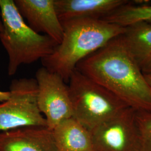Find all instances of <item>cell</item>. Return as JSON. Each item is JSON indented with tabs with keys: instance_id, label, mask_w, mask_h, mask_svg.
<instances>
[{
	"instance_id": "6da1fadb",
	"label": "cell",
	"mask_w": 151,
	"mask_h": 151,
	"mask_svg": "<svg viewBox=\"0 0 151 151\" xmlns=\"http://www.w3.org/2000/svg\"><path fill=\"white\" fill-rule=\"evenodd\" d=\"M76 70L107 88L129 108L151 112V86L120 36L82 60Z\"/></svg>"
},
{
	"instance_id": "7a4b0ae2",
	"label": "cell",
	"mask_w": 151,
	"mask_h": 151,
	"mask_svg": "<svg viewBox=\"0 0 151 151\" xmlns=\"http://www.w3.org/2000/svg\"><path fill=\"white\" fill-rule=\"evenodd\" d=\"M61 23L62 39L42 63L43 67L60 75L67 83L80 62L126 30V27L99 19H80Z\"/></svg>"
},
{
	"instance_id": "3957f363",
	"label": "cell",
	"mask_w": 151,
	"mask_h": 151,
	"mask_svg": "<svg viewBox=\"0 0 151 151\" xmlns=\"http://www.w3.org/2000/svg\"><path fill=\"white\" fill-rule=\"evenodd\" d=\"M0 11L3 24L0 41L9 56V76L14 75L20 65L42 60L52 53L58 44L29 27L14 1L0 0Z\"/></svg>"
},
{
	"instance_id": "277c9868",
	"label": "cell",
	"mask_w": 151,
	"mask_h": 151,
	"mask_svg": "<svg viewBox=\"0 0 151 151\" xmlns=\"http://www.w3.org/2000/svg\"><path fill=\"white\" fill-rule=\"evenodd\" d=\"M68 87L72 118L90 131L129 108L107 88L77 70L70 75Z\"/></svg>"
},
{
	"instance_id": "5b68a950",
	"label": "cell",
	"mask_w": 151,
	"mask_h": 151,
	"mask_svg": "<svg viewBox=\"0 0 151 151\" xmlns=\"http://www.w3.org/2000/svg\"><path fill=\"white\" fill-rule=\"evenodd\" d=\"M9 91V98L0 103V132L27 127H47L38 108L35 78L13 80Z\"/></svg>"
},
{
	"instance_id": "8992f818",
	"label": "cell",
	"mask_w": 151,
	"mask_h": 151,
	"mask_svg": "<svg viewBox=\"0 0 151 151\" xmlns=\"http://www.w3.org/2000/svg\"><path fill=\"white\" fill-rule=\"evenodd\" d=\"M95 151H141L136 111L128 108L90 131Z\"/></svg>"
},
{
	"instance_id": "52a82bcc",
	"label": "cell",
	"mask_w": 151,
	"mask_h": 151,
	"mask_svg": "<svg viewBox=\"0 0 151 151\" xmlns=\"http://www.w3.org/2000/svg\"><path fill=\"white\" fill-rule=\"evenodd\" d=\"M37 104L45 118L47 127L52 130L60 123L73 117L68 85L62 77L45 67L35 74Z\"/></svg>"
},
{
	"instance_id": "ba28073f",
	"label": "cell",
	"mask_w": 151,
	"mask_h": 151,
	"mask_svg": "<svg viewBox=\"0 0 151 151\" xmlns=\"http://www.w3.org/2000/svg\"><path fill=\"white\" fill-rule=\"evenodd\" d=\"M16 7L22 18L34 31L43 33L60 44L63 28L57 15L54 0H15Z\"/></svg>"
},
{
	"instance_id": "9c48e42d",
	"label": "cell",
	"mask_w": 151,
	"mask_h": 151,
	"mask_svg": "<svg viewBox=\"0 0 151 151\" xmlns=\"http://www.w3.org/2000/svg\"><path fill=\"white\" fill-rule=\"evenodd\" d=\"M0 151H57L48 127H27L0 132Z\"/></svg>"
},
{
	"instance_id": "30bf717a",
	"label": "cell",
	"mask_w": 151,
	"mask_h": 151,
	"mask_svg": "<svg viewBox=\"0 0 151 151\" xmlns=\"http://www.w3.org/2000/svg\"><path fill=\"white\" fill-rule=\"evenodd\" d=\"M128 0H54V5L61 22L80 19H101Z\"/></svg>"
},
{
	"instance_id": "8fae6325",
	"label": "cell",
	"mask_w": 151,
	"mask_h": 151,
	"mask_svg": "<svg viewBox=\"0 0 151 151\" xmlns=\"http://www.w3.org/2000/svg\"><path fill=\"white\" fill-rule=\"evenodd\" d=\"M52 132L57 151H95L90 130L73 118L60 123Z\"/></svg>"
},
{
	"instance_id": "7c38bea8",
	"label": "cell",
	"mask_w": 151,
	"mask_h": 151,
	"mask_svg": "<svg viewBox=\"0 0 151 151\" xmlns=\"http://www.w3.org/2000/svg\"><path fill=\"white\" fill-rule=\"evenodd\" d=\"M120 38L140 67L151 57V22H140L127 27Z\"/></svg>"
},
{
	"instance_id": "4fadbf2b",
	"label": "cell",
	"mask_w": 151,
	"mask_h": 151,
	"mask_svg": "<svg viewBox=\"0 0 151 151\" xmlns=\"http://www.w3.org/2000/svg\"><path fill=\"white\" fill-rule=\"evenodd\" d=\"M101 19L123 27L151 22V4L130 2Z\"/></svg>"
},
{
	"instance_id": "5bb4252c",
	"label": "cell",
	"mask_w": 151,
	"mask_h": 151,
	"mask_svg": "<svg viewBox=\"0 0 151 151\" xmlns=\"http://www.w3.org/2000/svg\"><path fill=\"white\" fill-rule=\"evenodd\" d=\"M141 151H151V112L136 111Z\"/></svg>"
},
{
	"instance_id": "9a60e30c",
	"label": "cell",
	"mask_w": 151,
	"mask_h": 151,
	"mask_svg": "<svg viewBox=\"0 0 151 151\" xmlns=\"http://www.w3.org/2000/svg\"><path fill=\"white\" fill-rule=\"evenodd\" d=\"M140 68L144 75L151 77V56L142 64Z\"/></svg>"
},
{
	"instance_id": "2e32d148",
	"label": "cell",
	"mask_w": 151,
	"mask_h": 151,
	"mask_svg": "<svg viewBox=\"0 0 151 151\" xmlns=\"http://www.w3.org/2000/svg\"><path fill=\"white\" fill-rule=\"evenodd\" d=\"M10 96V92L0 91V103L7 100Z\"/></svg>"
},
{
	"instance_id": "e0dca14e",
	"label": "cell",
	"mask_w": 151,
	"mask_h": 151,
	"mask_svg": "<svg viewBox=\"0 0 151 151\" xmlns=\"http://www.w3.org/2000/svg\"><path fill=\"white\" fill-rule=\"evenodd\" d=\"M145 77H146L147 81V82H148V83L150 85V86H151V77H150V76H145Z\"/></svg>"
},
{
	"instance_id": "ac0fdd59",
	"label": "cell",
	"mask_w": 151,
	"mask_h": 151,
	"mask_svg": "<svg viewBox=\"0 0 151 151\" xmlns=\"http://www.w3.org/2000/svg\"><path fill=\"white\" fill-rule=\"evenodd\" d=\"M3 30V24H2V22L1 20V19L0 17V32H2Z\"/></svg>"
}]
</instances>
